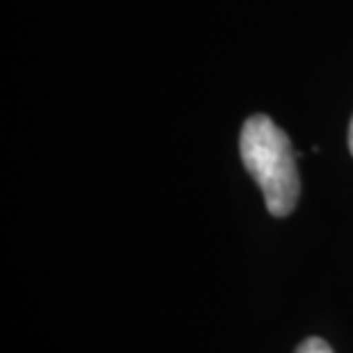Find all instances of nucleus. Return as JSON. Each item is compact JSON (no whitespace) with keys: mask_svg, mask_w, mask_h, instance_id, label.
I'll list each match as a JSON object with an SVG mask.
<instances>
[{"mask_svg":"<svg viewBox=\"0 0 353 353\" xmlns=\"http://www.w3.org/2000/svg\"><path fill=\"white\" fill-rule=\"evenodd\" d=\"M349 150L353 154V119H351V126H349Z\"/></svg>","mask_w":353,"mask_h":353,"instance_id":"nucleus-3","label":"nucleus"},{"mask_svg":"<svg viewBox=\"0 0 353 353\" xmlns=\"http://www.w3.org/2000/svg\"><path fill=\"white\" fill-rule=\"evenodd\" d=\"M239 150L245 170L262 188L268 211L278 218L292 214L301 195V179L287 133L271 117L252 115L241 129Z\"/></svg>","mask_w":353,"mask_h":353,"instance_id":"nucleus-1","label":"nucleus"},{"mask_svg":"<svg viewBox=\"0 0 353 353\" xmlns=\"http://www.w3.org/2000/svg\"><path fill=\"white\" fill-rule=\"evenodd\" d=\"M296 353H333V349H330V344L323 342L321 337H310V340H305L296 349Z\"/></svg>","mask_w":353,"mask_h":353,"instance_id":"nucleus-2","label":"nucleus"}]
</instances>
